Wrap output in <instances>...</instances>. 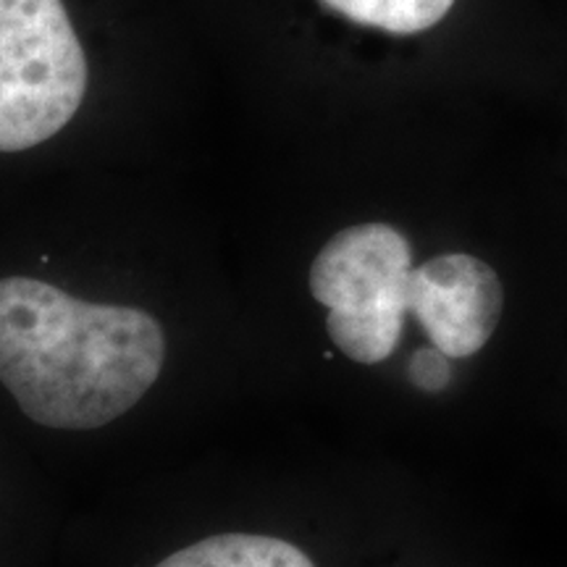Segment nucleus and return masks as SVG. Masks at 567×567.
I'll use <instances>...</instances> for the list:
<instances>
[{
    "mask_svg": "<svg viewBox=\"0 0 567 567\" xmlns=\"http://www.w3.org/2000/svg\"><path fill=\"white\" fill-rule=\"evenodd\" d=\"M310 292L329 310L326 331L339 352L384 363L421 297L410 239L379 221L337 231L310 266Z\"/></svg>",
    "mask_w": 567,
    "mask_h": 567,
    "instance_id": "obj_2",
    "label": "nucleus"
},
{
    "mask_svg": "<svg viewBox=\"0 0 567 567\" xmlns=\"http://www.w3.org/2000/svg\"><path fill=\"white\" fill-rule=\"evenodd\" d=\"M347 21L389 34H417L431 30L452 11L455 0H321Z\"/></svg>",
    "mask_w": 567,
    "mask_h": 567,
    "instance_id": "obj_6",
    "label": "nucleus"
},
{
    "mask_svg": "<svg viewBox=\"0 0 567 567\" xmlns=\"http://www.w3.org/2000/svg\"><path fill=\"white\" fill-rule=\"evenodd\" d=\"M446 354L439 352L436 347H425V350H417L413 358V365H410V379L417 389L423 392H442L450 384V363H446Z\"/></svg>",
    "mask_w": 567,
    "mask_h": 567,
    "instance_id": "obj_7",
    "label": "nucleus"
},
{
    "mask_svg": "<svg viewBox=\"0 0 567 567\" xmlns=\"http://www.w3.org/2000/svg\"><path fill=\"white\" fill-rule=\"evenodd\" d=\"M155 567H316L295 544L260 534H218Z\"/></svg>",
    "mask_w": 567,
    "mask_h": 567,
    "instance_id": "obj_5",
    "label": "nucleus"
},
{
    "mask_svg": "<svg viewBox=\"0 0 567 567\" xmlns=\"http://www.w3.org/2000/svg\"><path fill=\"white\" fill-rule=\"evenodd\" d=\"M84 92L87 59L63 0H0V153L55 137Z\"/></svg>",
    "mask_w": 567,
    "mask_h": 567,
    "instance_id": "obj_3",
    "label": "nucleus"
},
{
    "mask_svg": "<svg viewBox=\"0 0 567 567\" xmlns=\"http://www.w3.org/2000/svg\"><path fill=\"white\" fill-rule=\"evenodd\" d=\"M163 360L166 337L145 310L0 279V384L38 425L103 429L140 405Z\"/></svg>",
    "mask_w": 567,
    "mask_h": 567,
    "instance_id": "obj_1",
    "label": "nucleus"
},
{
    "mask_svg": "<svg viewBox=\"0 0 567 567\" xmlns=\"http://www.w3.org/2000/svg\"><path fill=\"white\" fill-rule=\"evenodd\" d=\"M417 281L421 300L413 316L431 347L450 360L484 350L505 305L494 268L473 255L446 252L417 266Z\"/></svg>",
    "mask_w": 567,
    "mask_h": 567,
    "instance_id": "obj_4",
    "label": "nucleus"
}]
</instances>
